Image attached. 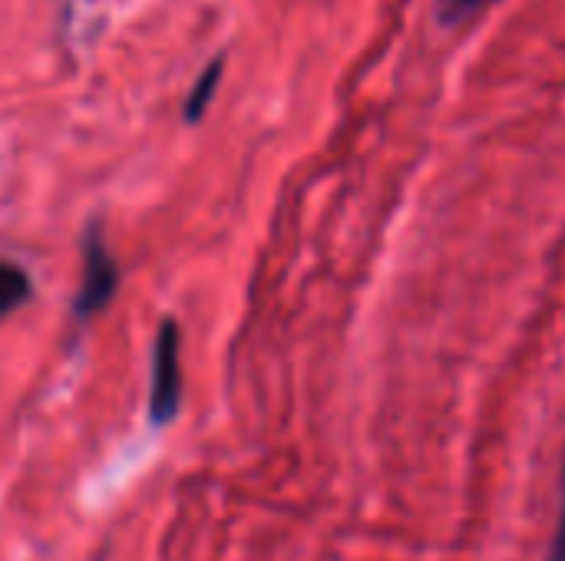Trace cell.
Masks as SVG:
<instances>
[{"label": "cell", "instance_id": "1", "mask_svg": "<svg viewBox=\"0 0 565 561\" xmlns=\"http://www.w3.org/2000/svg\"><path fill=\"white\" fill-rule=\"evenodd\" d=\"M182 331L172 317H166L156 331L152 344V377H149V423L156 430L169 427L182 407V364H179Z\"/></svg>", "mask_w": 565, "mask_h": 561}, {"label": "cell", "instance_id": "2", "mask_svg": "<svg viewBox=\"0 0 565 561\" xmlns=\"http://www.w3.org/2000/svg\"><path fill=\"white\" fill-rule=\"evenodd\" d=\"M116 288H119V265L103 238V225L89 222L83 231V284L76 291L73 321L76 324L93 321L103 308H109Z\"/></svg>", "mask_w": 565, "mask_h": 561}, {"label": "cell", "instance_id": "3", "mask_svg": "<svg viewBox=\"0 0 565 561\" xmlns=\"http://www.w3.org/2000/svg\"><path fill=\"white\" fill-rule=\"evenodd\" d=\"M30 294H33L30 274L13 261H0V321L20 311L30 301Z\"/></svg>", "mask_w": 565, "mask_h": 561}, {"label": "cell", "instance_id": "4", "mask_svg": "<svg viewBox=\"0 0 565 561\" xmlns=\"http://www.w3.org/2000/svg\"><path fill=\"white\" fill-rule=\"evenodd\" d=\"M222 63H225V56H215V60L202 69V76L195 79V86L189 89L185 106H182L185 122H199V119L205 116V109H209V103H212V96H215V89H218V79H222Z\"/></svg>", "mask_w": 565, "mask_h": 561}, {"label": "cell", "instance_id": "5", "mask_svg": "<svg viewBox=\"0 0 565 561\" xmlns=\"http://www.w3.org/2000/svg\"><path fill=\"white\" fill-rule=\"evenodd\" d=\"M493 3L497 0H437L434 17L444 30H460V26H470Z\"/></svg>", "mask_w": 565, "mask_h": 561}, {"label": "cell", "instance_id": "6", "mask_svg": "<svg viewBox=\"0 0 565 561\" xmlns=\"http://www.w3.org/2000/svg\"><path fill=\"white\" fill-rule=\"evenodd\" d=\"M546 561H565V456H563V496H559V516H556V529H553V542Z\"/></svg>", "mask_w": 565, "mask_h": 561}]
</instances>
